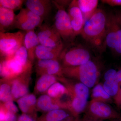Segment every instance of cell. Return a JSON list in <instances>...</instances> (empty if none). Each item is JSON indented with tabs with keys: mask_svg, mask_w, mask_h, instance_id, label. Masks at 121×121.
Listing matches in <instances>:
<instances>
[{
	"mask_svg": "<svg viewBox=\"0 0 121 121\" xmlns=\"http://www.w3.org/2000/svg\"><path fill=\"white\" fill-rule=\"evenodd\" d=\"M107 17L103 10L97 9L85 22L80 34L87 43L98 49L106 44Z\"/></svg>",
	"mask_w": 121,
	"mask_h": 121,
	"instance_id": "1",
	"label": "cell"
},
{
	"mask_svg": "<svg viewBox=\"0 0 121 121\" xmlns=\"http://www.w3.org/2000/svg\"><path fill=\"white\" fill-rule=\"evenodd\" d=\"M62 73L64 77L77 80L88 88L95 86L99 74L97 65L91 60L78 66L62 68Z\"/></svg>",
	"mask_w": 121,
	"mask_h": 121,
	"instance_id": "2",
	"label": "cell"
},
{
	"mask_svg": "<svg viewBox=\"0 0 121 121\" xmlns=\"http://www.w3.org/2000/svg\"><path fill=\"white\" fill-rule=\"evenodd\" d=\"M26 33L23 31L0 32V52L3 59L12 58L18 49L24 45Z\"/></svg>",
	"mask_w": 121,
	"mask_h": 121,
	"instance_id": "3",
	"label": "cell"
},
{
	"mask_svg": "<svg viewBox=\"0 0 121 121\" xmlns=\"http://www.w3.org/2000/svg\"><path fill=\"white\" fill-rule=\"evenodd\" d=\"M90 52L86 49L75 47L63 50L58 60L62 68L80 66L90 60Z\"/></svg>",
	"mask_w": 121,
	"mask_h": 121,
	"instance_id": "4",
	"label": "cell"
},
{
	"mask_svg": "<svg viewBox=\"0 0 121 121\" xmlns=\"http://www.w3.org/2000/svg\"><path fill=\"white\" fill-rule=\"evenodd\" d=\"M86 118L97 121L118 119L119 113L104 102L92 99L86 106Z\"/></svg>",
	"mask_w": 121,
	"mask_h": 121,
	"instance_id": "5",
	"label": "cell"
},
{
	"mask_svg": "<svg viewBox=\"0 0 121 121\" xmlns=\"http://www.w3.org/2000/svg\"><path fill=\"white\" fill-rule=\"evenodd\" d=\"M53 4L58 9L55 16L53 26L63 40L67 43L72 42L76 36L72 29L68 13L63 7Z\"/></svg>",
	"mask_w": 121,
	"mask_h": 121,
	"instance_id": "6",
	"label": "cell"
},
{
	"mask_svg": "<svg viewBox=\"0 0 121 121\" xmlns=\"http://www.w3.org/2000/svg\"><path fill=\"white\" fill-rule=\"evenodd\" d=\"M43 20L39 16L27 8H22L16 16L13 28L26 32L35 30L42 25Z\"/></svg>",
	"mask_w": 121,
	"mask_h": 121,
	"instance_id": "7",
	"label": "cell"
},
{
	"mask_svg": "<svg viewBox=\"0 0 121 121\" xmlns=\"http://www.w3.org/2000/svg\"><path fill=\"white\" fill-rule=\"evenodd\" d=\"M40 44L51 48H56L64 45L60 35L54 26L46 23L38 27L37 33Z\"/></svg>",
	"mask_w": 121,
	"mask_h": 121,
	"instance_id": "8",
	"label": "cell"
},
{
	"mask_svg": "<svg viewBox=\"0 0 121 121\" xmlns=\"http://www.w3.org/2000/svg\"><path fill=\"white\" fill-rule=\"evenodd\" d=\"M36 70L39 75L48 74L55 76L58 78L64 77L62 73V67L58 60H38Z\"/></svg>",
	"mask_w": 121,
	"mask_h": 121,
	"instance_id": "9",
	"label": "cell"
},
{
	"mask_svg": "<svg viewBox=\"0 0 121 121\" xmlns=\"http://www.w3.org/2000/svg\"><path fill=\"white\" fill-rule=\"evenodd\" d=\"M25 2L26 8L44 20L47 19L52 9V1L50 0H27Z\"/></svg>",
	"mask_w": 121,
	"mask_h": 121,
	"instance_id": "10",
	"label": "cell"
},
{
	"mask_svg": "<svg viewBox=\"0 0 121 121\" xmlns=\"http://www.w3.org/2000/svg\"><path fill=\"white\" fill-rule=\"evenodd\" d=\"M67 13L74 34L76 36L80 35L84 22L82 13L78 5V0L72 1L69 4Z\"/></svg>",
	"mask_w": 121,
	"mask_h": 121,
	"instance_id": "11",
	"label": "cell"
},
{
	"mask_svg": "<svg viewBox=\"0 0 121 121\" xmlns=\"http://www.w3.org/2000/svg\"><path fill=\"white\" fill-rule=\"evenodd\" d=\"M30 73H27L9 80L13 99H18L28 94V85L26 83L29 80Z\"/></svg>",
	"mask_w": 121,
	"mask_h": 121,
	"instance_id": "12",
	"label": "cell"
},
{
	"mask_svg": "<svg viewBox=\"0 0 121 121\" xmlns=\"http://www.w3.org/2000/svg\"><path fill=\"white\" fill-rule=\"evenodd\" d=\"M117 21L115 15L110 13L107 16L106 44L113 50L115 49L117 44Z\"/></svg>",
	"mask_w": 121,
	"mask_h": 121,
	"instance_id": "13",
	"label": "cell"
},
{
	"mask_svg": "<svg viewBox=\"0 0 121 121\" xmlns=\"http://www.w3.org/2000/svg\"><path fill=\"white\" fill-rule=\"evenodd\" d=\"M63 48L64 45L56 48H51L45 47L40 44L36 50L35 58L38 60H58Z\"/></svg>",
	"mask_w": 121,
	"mask_h": 121,
	"instance_id": "14",
	"label": "cell"
},
{
	"mask_svg": "<svg viewBox=\"0 0 121 121\" xmlns=\"http://www.w3.org/2000/svg\"><path fill=\"white\" fill-rule=\"evenodd\" d=\"M36 107L39 110L46 113L57 109H66L60 101L54 99L46 94L40 95L37 99Z\"/></svg>",
	"mask_w": 121,
	"mask_h": 121,
	"instance_id": "15",
	"label": "cell"
},
{
	"mask_svg": "<svg viewBox=\"0 0 121 121\" xmlns=\"http://www.w3.org/2000/svg\"><path fill=\"white\" fill-rule=\"evenodd\" d=\"M37 99L33 94H28L17 100V105L23 113L36 117L35 111Z\"/></svg>",
	"mask_w": 121,
	"mask_h": 121,
	"instance_id": "16",
	"label": "cell"
},
{
	"mask_svg": "<svg viewBox=\"0 0 121 121\" xmlns=\"http://www.w3.org/2000/svg\"><path fill=\"white\" fill-rule=\"evenodd\" d=\"M40 44L39 38L35 30L27 32L24 39V45L28 53L29 59L33 62L35 58V52L37 46Z\"/></svg>",
	"mask_w": 121,
	"mask_h": 121,
	"instance_id": "17",
	"label": "cell"
},
{
	"mask_svg": "<svg viewBox=\"0 0 121 121\" xmlns=\"http://www.w3.org/2000/svg\"><path fill=\"white\" fill-rule=\"evenodd\" d=\"M16 16L13 10L0 7V32L13 27Z\"/></svg>",
	"mask_w": 121,
	"mask_h": 121,
	"instance_id": "18",
	"label": "cell"
},
{
	"mask_svg": "<svg viewBox=\"0 0 121 121\" xmlns=\"http://www.w3.org/2000/svg\"><path fill=\"white\" fill-rule=\"evenodd\" d=\"M72 117H74L68 110L59 109L46 112L37 121H63Z\"/></svg>",
	"mask_w": 121,
	"mask_h": 121,
	"instance_id": "19",
	"label": "cell"
},
{
	"mask_svg": "<svg viewBox=\"0 0 121 121\" xmlns=\"http://www.w3.org/2000/svg\"><path fill=\"white\" fill-rule=\"evenodd\" d=\"M98 2V0H78V5L83 16L84 23L97 9Z\"/></svg>",
	"mask_w": 121,
	"mask_h": 121,
	"instance_id": "20",
	"label": "cell"
},
{
	"mask_svg": "<svg viewBox=\"0 0 121 121\" xmlns=\"http://www.w3.org/2000/svg\"><path fill=\"white\" fill-rule=\"evenodd\" d=\"M58 77L55 76L44 74L40 76L35 86V90L38 93L46 92L48 89L57 82Z\"/></svg>",
	"mask_w": 121,
	"mask_h": 121,
	"instance_id": "21",
	"label": "cell"
},
{
	"mask_svg": "<svg viewBox=\"0 0 121 121\" xmlns=\"http://www.w3.org/2000/svg\"><path fill=\"white\" fill-rule=\"evenodd\" d=\"M46 93L51 97L60 101L64 96L68 95V90L66 86L57 82L52 84Z\"/></svg>",
	"mask_w": 121,
	"mask_h": 121,
	"instance_id": "22",
	"label": "cell"
},
{
	"mask_svg": "<svg viewBox=\"0 0 121 121\" xmlns=\"http://www.w3.org/2000/svg\"><path fill=\"white\" fill-rule=\"evenodd\" d=\"M91 96L92 99L100 101L107 103L111 101V96L104 90L103 86L100 84H98L94 87Z\"/></svg>",
	"mask_w": 121,
	"mask_h": 121,
	"instance_id": "23",
	"label": "cell"
},
{
	"mask_svg": "<svg viewBox=\"0 0 121 121\" xmlns=\"http://www.w3.org/2000/svg\"><path fill=\"white\" fill-rule=\"evenodd\" d=\"M13 99L11 83H2L0 86V100L3 103Z\"/></svg>",
	"mask_w": 121,
	"mask_h": 121,
	"instance_id": "24",
	"label": "cell"
},
{
	"mask_svg": "<svg viewBox=\"0 0 121 121\" xmlns=\"http://www.w3.org/2000/svg\"><path fill=\"white\" fill-rule=\"evenodd\" d=\"M103 88L111 97H115L121 87L117 81V78L106 80L103 85Z\"/></svg>",
	"mask_w": 121,
	"mask_h": 121,
	"instance_id": "25",
	"label": "cell"
},
{
	"mask_svg": "<svg viewBox=\"0 0 121 121\" xmlns=\"http://www.w3.org/2000/svg\"><path fill=\"white\" fill-rule=\"evenodd\" d=\"M25 1L23 0H0V7L12 10L22 9V5Z\"/></svg>",
	"mask_w": 121,
	"mask_h": 121,
	"instance_id": "26",
	"label": "cell"
},
{
	"mask_svg": "<svg viewBox=\"0 0 121 121\" xmlns=\"http://www.w3.org/2000/svg\"><path fill=\"white\" fill-rule=\"evenodd\" d=\"M3 107L7 111L11 112L13 113L16 114L18 112V109L17 106L14 103L13 100L9 101L4 103L2 105Z\"/></svg>",
	"mask_w": 121,
	"mask_h": 121,
	"instance_id": "27",
	"label": "cell"
},
{
	"mask_svg": "<svg viewBox=\"0 0 121 121\" xmlns=\"http://www.w3.org/2000/svg\"><path fill=\"white\" fill-rule=\"evenodd\" d=\"M36 117L22 113L17 117V121H37Z\"/></svg>",
	"mask_w": 121,
	"mask_h": 121,
	"instance_id": "28",
	"label": "cell"
},
{
	"mask_svg": "<svg viewBox=\"0 0 121 121\" xmlns=\"http://www.w3.org/2000/svg\"><path fill=\"white\" fill-rule=\"evenodd\" d=\"M101 1L112 7L121 6V0H103Z\"/></svg>",
	"mask_w": 121,
	"mask_h": 121,
	"instance_id": "29",
	"label": "cell"
},
{
	"mask_svg": "<svg viewBox=\"0 0 121 121\" xmlns=\"http://www.w3.org/2000/svg\"><path fill=\"white\" fill-rule=\"evenodd\" d=\"M17 118L16 114L7 111L5 121H17Z\"/></svg>",
	"mask_w": 121,
	"mask_h": 121,
	"instance_id": "30",
	"label": "cell"
},
{
	"mask_svg": "<svg viewBox=\"0 0 121 121\" xmlns=\"http://www.w3.org/2000/svg\"><path fill=\"white\" fill-rule=\"evenodd\" d=\"M114 102L117 106L121 108V88L119 89L117 95L114 97Z\"/></svg>",
	"mask_w": 121,
	"mask_h": 121,
	"instance_id": "31",
	"label": "cell"
},
{
	"mask_svg": "<svg viewBox=\"0 0 121 121\" xmlns=\"http://www.w3.org/2000/svg\"><path fill=\"white\" fill-rule=\"evenodd\" d=\"M7 110L1 105L0 111V121H5L6 117Z\"/></svg>",
	"mask_w": 121,
	"mask_h": 121,
	"instance_id": "32",
	"label": "cell"
},
{
	"mask_svg": "<svg viewBox=\"0 0 121 121\" xmlns=\"http://www.w3.org/2000/svg\"><path fill=\"white\" fill-rule=\"evenodd\" d=\"M117 81L118 82L119 86H121V69L117 71Z\"/></svg>",
	"mask_w": 121,
	"mask_h": 121,
	"instance_id": "33",
	"label": "cell"
},
{
	"mask_svg": "<svg viewBox=\"0 0 121 121\" xmlns=\"http://www.w3.org/2000/svg\"><path fill=\"white\" fill-rule=\"evenodd\" d=\"M115 15L117 21L121 26V12L117 13Z\"/></svg>",
	"mask_w": 121,
	"mask_h": 121,
	"instance_id": "34",
	"label": "cell"
},
{
	"mask_svg": "<svg viewBox=\"0 0 121 121\" xmlns=\"http://www.w3.org/2000/svg\"><path fill=\"white\" fill-rule=\"evenodd\" d=\"M63 121H80V119H79L78 118H76L74 117H72L71 118Z\"/></svg>",
	"mask_w": 121,
	"mask_h": 121,
	"instance_id": "35",
	"label": "cell"
},
{
	"mask_svg": "<svg viewBox=\"0 0 121 121\" xmlns=\"http://www.w3.org/2000/svg\"><path fill=\"white\" fill-rule=\"evenodd\" d=\"M84 121H94V120H92V119H89V118H86V119L84 120Z\"/></svg>",
	"mask_w": 121,
	"mask_h": 121,
	"instance_id": "36",
	"label": "cell"
},
{
	"mask_svg": "<svg viewBox=\"0 0 121 121\" xmlns=\"http://www.w3.org/2000/svg\"></svg>",
	"mask_w": 121,
	"mask_h": 121,
	"instance_id": "37",
	"label": "cell"
}]
</instances>
